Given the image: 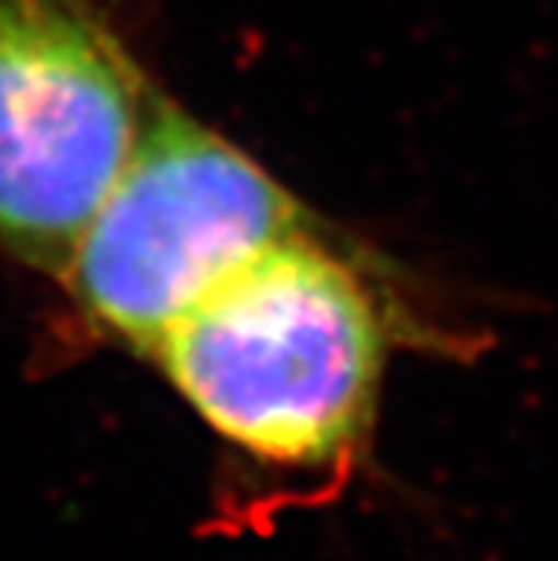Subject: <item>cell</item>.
Wrapping results in <instances>:
<instances>
[{
	"label": "cell",
	"mask_w": 558,
	"mask_h": 561,
	"mask_svg": "<svg viewBox=\"0 0 558 561\" xmlns=\"http://www.w3.org/2000/svg\"><path fill=\"white\" fill-rule=\"evenodd\" d=\"M151 356L229 444L260 461L320 468L371 427L387 320L367 279L307 232L232 273Z\"/></svg>",
	"instance_id": "1"
},
{
	"label": "cell",
	"mask_w": 558,
	"mask_h": 561,
	"mask_svg": "<svg viewBox=\"0 0 558 561\" xmlns=\"http://www.w3.org/2000/svg\"><path fill=\"white\" fill-rule=\"evenodd\" d=\"M307 232L260 162L159 91L61 279L94 330L151 356L232 273Z\"/></svg>",
	"instance_id": "2"
},
{
	"label": "cell",
	"mask_w": 558,
	"mask_h": 561,
	"mask_svg": "<svg viewBox=\"0 0 558 561\" xmlns=\"http://www.w3.org/2000/svg\"><path fill=\"white\" fill-rule=\"evenodd\" d=\"M159 88L91 0H0V252L65 276Z\"/></svg>",
	"instance_id": "3"
}]
</instances>
